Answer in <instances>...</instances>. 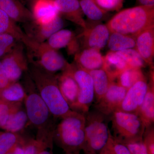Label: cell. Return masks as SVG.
<instances>
[{"mask_svg": "<svg viewBox=\"0 0 154 154\" xmlns=\"http://www.w3.org/2000/svg\"><path fill=\"white\" fill-rule=\"evenodd\" d=\"M28 72L38 94L56 119H62L73 112L62 95L57 76L32 63H29Z\"/></svg>", "mask_w": 154, "mask_h": 154, "instance_id": "1", "label": "cell"}, {"mask_svg": "<svg viewBox=\"0 0 154 154\" xmlns=\"http://www.w3.org/2000/svg\"><path fill=\"white\" fill-rule=\"evenodd\" d=\"M25 111L28 122L37 130L36 139L46 142H53L56 128V119L38 94L33 81L28 75L26 78Z\"/></svg>", "mask_w": 154, "mask_h": 154, "instance_id": "2", "label": "cell"}, {"mask_svg": "<svg viewBox=\"0 0 154 154\" xmlns=\"http://www.w3.org/2000/svg\"><path fill=\"white\" fill-rule=\"evenodd\" d=\"M56 127L53 140L65 154H80L87 145L85 116L73 111Z\"/></svg>", "mask_w": 154, "mask_h": 154, "instance_id": "3", "label": "cell"}, {"mask_svg": "<svg viewBox=\"0 0 154 154\" xmlns=\"http://www.w3.org/2000/svg\"><path fill=\"white\" fill-rule=\"evenodd\" d=\"M154 6H138L119 11L106 25L110 33H117L135 37L154 25Z\"/></svg>", "mask_w": 154, "mask_h": 154, "instance_id": "4", "label": "cell"}, {"mask_svg": "<svg viewBox=\"0 0 154 154\" xmlns=\"http://www.w3.org/2000/svg\"><path fill=\"white\" fill-rule=\"evenodd\" d=\"M113 131L116 140L125 143L143 139L145 125L136 113L116 110L110 116Z\"/></svg>", "mask_w": 154, "mask_h": 154, "instance_id": "5", "label": "cell"}, {"mask_svg": "<svg viewBox=\"0 0 154 154\" xmlns=\"http://www.w3.org/2000/svg\"><path fill=\"white\" fill-rule=\"evenodd\" d=\"M87 145L99 154L107 144L111 132L107 125L110 117L94 109L85 114Z\"/></svg>", "mask_w": 154, "mask_h": 154, "instance_id": "6", "label": "cell"}, {"mask_svg": "<svg viewBox=\"0 0 154 154\" xmlns=\"http://www.w3.org/2000/svg\"><path fill=\"white\" fill-rule=\"evenodd\" d=\"M63 71L67 72L76 82L79 94L76 112L85 115L90 110V106L95 99L94 82L92 77L89 72L80 67L75 62L69 63Z\"/></svg>", "mask_w": 154, "mask_h": 154, "instance_id": "7", "label": "cell"}, {"mask_svg": "<svg viewBox=\"0 0 154 154\" xmlns=\"http://www.w3.org/2000/svg\"><path fill=\"white\" fill-rule=\"evenodd\" d=\"M28 52V62L51 73L63 71L69 63L57 50L50 47L45 42H37L35 47Z\"/></svg>", "mask_w": 154, "mask_h": 154, "instance_id": "8", "label": "cell"}, {"mask_svg": "<svg viewBox=\"0 0 154 154\" xmlns=\"http://www.w3.org/2000/svg\"><path fill=\"white\" fill-rule=\"evenodd\" d=\"M3 69L11 83L16 82L23 72L28 70L29 62L25 54L24 45L18 42L1 60Z\"/></svg>", "mask_w": 154, "mask_h": 154, "instance_id": "9", "label": "cell"}, {"mask_svg": "<svg viewBox=\"0 0 154 154\" xmlns=\"http://www.w3.org/2000/svg\"><path fill=\"white\" fill-rule=\"evenodd\" d=\"M127 91L126 88L113 81L105 95L96 103L94 109L110 117L112 113L120 107Z\"/></svg>", "mask_w": 154, "mask_h": 154, "instance_id": "10", "label": "cell"}, {"mask_svg": "<svg viewBox=\"0 0 154 154\" xmlns=\"http://www.w3.org/2000/svg\"><path fill=\"white\" fill-rule=\"evenodd\" d=\"M64 24L63 19L59 14L48 23L38 24L33 21L25 23V33L33 41L44 42L53 34L62 29Z\"/></svg>", "mask_w": 154, "mask_h": 154, "instance_id": "11", "label": "cell"}, {"mask_svg": "<svg viewBox=\"0 0 154 154\" xmlns=\"http://www.w3.org/2000/svg\"><path fill=\"white\" fill-rule=\"evenodd\" d=\"M148 88V84L146 78L137 81L128 89L118 110L124 112L137 113L143 102Z\"/></svg>", "mask_w": 154, "mask_h": 154, "instance_id": "12", "label": "cell"}, {"mask_svg": "<svg viewBox=\"0 0 154 154\" xmlns=\"http://www.w3.org/2000/svg\"><path fill=\"white\" fill-rule=\"evenodd\" d=\"M110 32L106 25L98 24L84 29L80 37L82 38L85 48L100 51L107 44Z\"/></svg>", "mask_w": 154, "mask_h": 154, "instance_id": "13", "label": "cell"}, {"mask_svg": "<svg viewBox=\"0 0 154 154\" xmlns=\"http://www.w3.org/2000/svg\"><path fill=\"white\" fill-rule=\"evenodd\" d=\"M135 49L145 62L153 69L154 25L142 31L135 37Z\"/></svg>", "mask_w": 154, "mask_h": 154, "instance_id": "14", "label": "cell"}, {"mask_svg": "<svg viewBox=\"0 0 154 154\" xmlns=\"http://www.w3.org/2000/svg\"><path fill=\"white\" fill-rule=\"evenodd\" d=\"M56 6L61 16L73 23L81 26L84 29L88 27L84 19L79 0H54Z\"/></svg>", "mask_w": 154, "mask_h": 154, "instance_id": "15", "label": "cell"}, {"mask_svg": "<svg viewBox=\"0 0 154 154\" xmlns=\"http://www.w3.org/2000/svg\"><path fill=\"white\" fill-rule=\"evenodd\" d=\"M58 85L62 95L71 109L76 111L78 105L79 89L76 82L69 74L63 71L57 76Z\"/></svg>", "mask_w": 154, "mask_h": 154, "instance_id": "16", "label": "cell"}, {"mask_svg": "<svg viewBox=\"0 0 154 154\" xmlns=\"http://www.w3.org/2000/svg\"><path fill=\"white\" fill-rule=\"evenodd\" d=\"M74 62L80 67L89 72L103 68L104 56L100 51L85 48L75 54Z\"/></svg>", "mask_w": 154, "mask_h": 154, "instance_id": "17", "label": "cell"}, {"mask_svg": "<svg viewBox=\"0 0 154 154\" xmlns=\"http://www.w3.org/2000/svg\"><path fill=\"white\" fill-rule=\"evenodd\" d=\"M0 8L16 23L25 24L34 21L31 11L19 0H0Z\"/></svg>", "mask_w": 154, "mask_h": 154, "instance_id": "18", "label": "cell"}, {"mask_svg": "<svg viewBox=\"0 0 154 154\" xmlns=\"http://www.w3.org/2000/svg\"><path fill=\"white\" fill-rule=\"evenodd\" d=\"M31 12L34 22L38 24L49 22L59 14L54 0H36L33 2Z\"/></svg>", "mask_w": 154, "mask_h": 154, "instance_id": "19", "label": "cell"}, {"mask_svg": "<svg viewBox=\"0 0 154 154\" xmlns=\"http://www.w3.org/2000/svg\"><path fill=\"white\" fill-rule=\"evenodd\" d=\"M149 75V83L146 94L136 113L143 121L145 128L153 125L154 122V72L152 71Z\"/></svg>", "mask_w": 154, "mask_h": 154, "instance_id": "20", "label": "cell"}, {"mask_svg": "<svg viewBox=\"0 0 154 154\" xmlns=\"http://www.w3.org/2000/svg\"><path fill=\"white\" fill-rule=\"evenodd\" d=\"M8 33L14 36L17 41L22 42L27 48L33 43V40L22 30L17 23L0 8V33Z\"/></svg>", "mask_w": 154, "mask_h": 154, "instance_id": "21", "label": "cell"}, {"mask_svg": "<svg viewBox=\"0 0 154 154\" xmlns=\"http://www.w3.org/2000/svg\"><path fill=\"white\" fill-rule=\"evenodd\" d=\"M22 103L18 102L14 105L5 124L2 128L5 131L18 133L28 124V116L22 107Z\"/></svg>", "mask_w": 154, "mask_h": 154, "instance_id": "22", "label": "cell"}, {"mask_svg": "<svg viewBox=\"0 0 154 154\" xmlns=\"http://www.w3.org/2000/svg\"><path fill=\"white\" fill-rule=\"evenodd\" d=\"M88 72L94 82L95 98L97 103L106 94L111 83L114 80L104 69Z\"/></svg>", "mask_w": 154, "mask_h": 154, "instance_id": "23", "label": "cell"}, {"mask_svg": "<svg viewBox=\"0 0 154 154\" xmlns=\"http://www.w3.org/2000/svg\"><path fill=\"white\" fill-rule=\"evenodd\" d=\"M103 69H105L114 80L120 73L129 68L124 60L116 52L110 51L104 56Z\"/></svg>", "mask_w": 154, "mask_h": 154, "instance_id": "24", "label": "cell"}, {"mask_svg": "<svg viewBox=\"0 0 154 154\" xmlns=\"http://www.w3.org/2000/svg\"><path fill=\"white\" fill-rule=\"evenodd\" d=\"M107 44L110 51L113 52L135 48V37L121 33H111Z\"/></svg>", "mask_w": 154, "mask_h": 154, "instance_id": "25", "label": "cell"}, {"mask_svg": "<svg viewBox=\"0 0 154 154\" xmlns=\"http://www.w3.org/2000/svg\"><path fill=\"white\" fill-rule=\"evenodd\" d=\"M76 38L71 30L61 29L53 34L45 42L50 47L57 50L63 48H68Z\"/></svg>", "mask_w": 154, "mask_h": 154, "instance_id": "26", "label": "cell"}, {"mask_svg": "<svg viewBox=\"0 0 154 154\" xmlns=\"http://www.w3.org/2000/svg\"><path fill=\"white\" fill-rule=\"evenodd\" d=\"M26 96L25 88L18 82L11 83L0 91V97L10 103L22 102Z\"/></svg>", "mask_w": 154, "mask_h": 154, "instance_id": "27", "label": "cell"}, {"mask_svg": "<svg viewBox=\"0 0 154 154\" xmlns=\"http://www.w3.org/2000/svg\"><path fill=\"white\" fill-rule=\"evenodd\" d=\"M79 3L83 14L89 20L101 21L107 15V12L100 8L95 0H79Z\"/></svg>", "mask_w": 154, "mask_h": 154, "instance_id": "28", "label": "cell"}, {"mask_svg": "<svg viewBox=\"0 0 154 154\" xmlns=\"http://www.w3.org/2000/svg\"><path fill=\"white\" fill-rule=\"evenodd\" d=\"M145 78L141 69L130 68L120 73L117 79L118 82L128 90L137 81Z\"/></svg>", "mask_w": 154, "mask_h": 154, "instance_id": "29", "label": "cell"}, {"mask_svg": "<svg viewBox=\"0 0 154 154\" xmlns=\"http://www.w3.org/2000/svg\"><path fill=\"white\" fill-rule=\"evenodd\" d=\"M116 52L124 60L129 69H142L147 65L135 48L125 50Z\"/></svg>", "mask_w": 154, "mask_h": 154, "instance_id": "30", "label": "cell"}, {"mask_svg": "<svg viewBox=\"0 0 154 154\" xmlns=\"http://www.w3.org/2000/svg\"><path fill=\"white\" fill-rule=\"evenodd\" d=\"M18 133L0 131V154H6L16 144L24 140Z\"/></svg>", "mask_w": 154, "mask_h": 154, "instance_id": "31", "label": "cell"}, {"mask_svg": "<svg viewBox=\"0 0 154 154\" xmlns=\"http://www.w3.org/2000/svg\"><path fill=\"white\" fill-rule=\"evenodd\" d=\"M53 147L52 143L37 139H31L26 141L24 154H37L43 150Z\"/></svg>", "mask_w": 154, "mask_h": 154, "instance_id": "32", "label": "cell"}, {"mask_svg": "<svg viewBox=\"0 0 154 154\" xmlns=\"http://www.w3.org/2000/svg\"><path fill=\"white\" fill-rule=\"evenodd\" d=\"M18 42L11 34L0 33V57H3L11 51Z\"/></svg>", "mask_w": 154, "mask_h": 154, "instance_id": "33", "label": "cell"}, {"mask_svg": "<svg viewBox=\"0 0 154 154\" xmlns=\"http://www.w3.org/2000/svg\"><path fill=\"white\" fill-rule=\"evenodd\" d=\"M143 140L146 146L148 154H154V124L145 128Z\"/></svg>", "mask_w": 154, "mask_h": 154, "instance_id": "34", "label": "cell"}, {"mask_svg": "<svg viewBox=\"0 0 154 154\" xmlns=\"http://www.w3.org/2000/svg\"><path fill=\"white\" fill-rule=\"evenodd\" d=\"M95 1L100 8L108 12L119 11L122 8L124 0H95Z\"/></svg>", "mask_w": 154, "mask_h": 154, "instance_id": "35", "label": "cell"}, {"mask_svg": "<svg viewBox=\"0 0 154 154\" xmlns=\"http://www.w3.org/2000/svg\"><path fill=\"white\" fill-rule=\"evenodd\" d=\"M15 103L7 102L0 97V128L5 124Z\"/></svg>", "mask_w": 154, "mask_h": 154, "instance_id": "36", "label": "cell"}, {"mask_svg": "<svg viewBox=\"0 0 154 154\" xmlns=\"http://www.w3.org/2000/svg\"><path fill=\"white\" fill-rule=\"evenodd\" d=\"M129 149L131 154H148L143 139L124 143Z\"/></svg>", "mask_w": 154, "mask_h": 154, "instance_id": "37", "label": "cell"}, {"mask_svg": "<svg viewBox=\"0 0 154 154\" xmlns=\"http://www.w3.org/2000/svg\"><path fill=\"white\" fill-rule=\"evenodd\" d=\"M109 139L115 154H131L127 146L125 144L115 139L111 133Z\"/></svg>", "mask_w": 154, "mask_h": 154, "instance_id": "38", "label": "cell"}, {"mask_svg": "<svg viewBox=\"0 0 154 154\" xmlns=\"http://www.w3.org/2000/svg\"><path fill=\"white\" fill-rule=\"evenodd\" d=\"M4 69H3L2 62L0 60V91L5 89L11 84Z\"/></svg>", "mask_w": 154, "mask_h": 154, "instance_id": "39", "label": "cell"}, {"mask_svg": "<svg viewBox=\"0 0 154 154\" xmlns=\"http://www.w3.org/2000/svg\"><path fill=\"white\" fill-rule=\"evenodd\" d=\"M26 141L24 140L16 144L6 154H24Z\"/></svg>", "mask_w": 154, "mask_h": 154, "instance_id": "40", "label": "cell"}, {"mask_svg": "<svg viewBox=\"0 0 154 154\" xmlns=\"http://www.w3.org/2000/svg\"><path fill=\"white\" fill-rule=\"evenodd\" d=\"M99 154H115L113 152L112 145H111V143H110L109 139L107 144L101 150Z\"/></svg>", "mask_w": 154, "mask_h": 154, "instance_id": "41", "label": "cell"}, {"mask_svg": "<svg viewBox=\"0 0 154 154\" xmlns=\"http://www.w3.org/2000/svg\"><path fill=\"white\" fill-rule=\"evenodd\" d=\"M139 5L149 6H154V0H136Z\"/></svg>", "mask_w": 154, "mask_h": 154, "instance_id": "42", "label": "cell"}, {"mask_svg": "<svg viewBox=\"0 0 154 154\" xmlns=\"http://www.w3.org/2000/svg\"><path fill=\"white\" fill-rule=\"evenodd\" d=\"M83 151L85 154H97L96 152L90 149L87 145L83 149Z\"/></svg>", "mask_w": 154, "mask_h": 154, "instance_id": "43", "label": "cell"}, {"mask_svg": "<svg viewBox=\"0 0 154 154\" xmlns=\"http://www.w3.org/2000/svg\"><path fill=\"white\" fill-rule=\"evenodd\" d=\"M37 154H53V147L48 148L43 150Z\"/></svg>", "mask_w": 154, "mask_h": 154, "instance_id": "44", "label": "cell"}, {"mask_svg": "<svg viewBox=\"0 0 154 154\" xmlns=\"http://www.w3.org/2000/svg\"><path fill=\"white\" fill-rule=\"evenodd\" d=\"M30 1H31V2H35V1H36V0H30Z\"/></svg>", "mask_w": 154, "mask_h": 154, "instance_id": "45", "label": "cell"}, {"mask_svg": "<svg viewBox=\"0 0 154 154\" xmlns=\"http://www.w3.org/2000/svg\"></svg>", "mask_w": 154, "mask_h": 154, "instance_id": "46", "label": "cell"}]
</instances>
